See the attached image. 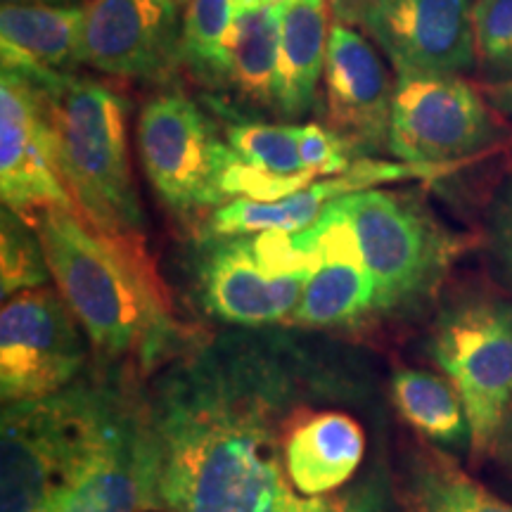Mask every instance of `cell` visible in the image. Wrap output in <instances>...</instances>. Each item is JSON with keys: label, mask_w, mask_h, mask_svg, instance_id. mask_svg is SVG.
I'll list each match as a JSON object with an SVG mask.
<instances>
[{"label": "cell", "mask_w": 512, "mask_h": 512, "mask_svg": "<svg viewBox=\"0 0 512 512\" xmlns=\"http://www.w3.org/2000/svg\"><path fill=\"white\" fill-rule=\"evenodd\" d=\"M138 399L157 512H389L373 384L292 335L200 337Z\"/></svg>", "instance_id": "6da1fadb"}, {"label": "cell", "mask_w": 512, "mask_h": 512, "mask_svg": "<svg viewBox=\"0 0 512 512\" xmlns=\"http://www.w3.org/2000/svg\"><path fill=\"white\" fill-rule=\"evenodd\" d=\"M31 223L46 249L53 285L100 361L147 380L202 337L176 318L145 240L102 233L76 209L38 211Z\"/></svg>", "instance_id": "7a4b0ae2"}, {"label": "cell", "mask_w": 512, "mask_h": 512, "mask_svg": "<svg viewBox=\"0 0 512 512\" xmlns=\"http://www.w3.org/2000/svg\"><path fill=\"white\" fill-rule=\"evenodd\" d=\"M138 411V380H88L0 420V512H43Z\"/></svg>", "instance_id": "3957f363"}, {"label": "cell", "mask_w": 512, "mask_h": 512, "mask_svg": "<svg viewBox=\"0 0 512 512\" xmlns=\"http://www.w3.org/2000/svg\"><path fill=\"white\" fill-rule=\"evenodd\" d=\"M0 48L3 69L27 74L46 88L57 164L74 209L102 233L143 240L145 214L128 157L126 100L91 76L53 72L10 43Z\"/></svg>", "instance_id": "277c9868"}, {"label": "cell", "mask_w": 512, "mask_h": 512, "mask_svg": "<svg viewBox=\"0 0 512 512\" xmlns=\"http://www.w3.org/2000/svg\"><path fill=\"white\" fill-rule=\"evenodd\" d=\"M337 204L373 278L377 320L406 318L430 302L463 249V238L406 190H361Z\"/></svg>", "instance_id": "5b68a950"}, {"label": "cell", "mask_w": 512, "mask_h": 512, "mask_svg": "<svg viewBox=\"0 0 512 512\" xmlns=\"http://www.w3.org/2000/svg\"><path fill=\"white\" fill-rule=\"evenodd\" d=\"M316 268L309 230H264L238 238H207L197 261L202 306L238 330L290 323Z\"/></svg>", "instance_id": "8992f818"}, {"label": "cell", "mask_w": 512, "mask_h": 512, "mask_svg": "<svg viewBox=\"0 0 512 512\" xmlns=\"http://www.w3.org/2000/svg\"><path fill=\"white\" fill-rule=\"evenodd\" d=\"M427 351L463 403L472 458L491 456L512 408V304L458 299L434 320Z\"/></svg>", "instance_id": "52a82bcc"}, {"label": "cell", "mask_w": 512, "mask_h": 512, "mask_svg": "<svg viewBox=\"0 0 512 512\" xmlns=\"http://www.w3.org/2000/svg\"><path fill=\"white\" fill-rule=\"evenodd\" d=\"M136 140L147 181L178 216L190 219L230 202L228 176L238 155L214 119L185 93L147 100Z\"/></svg>", "instance_id": "ba28073f"}, {"label": "cell", "mask_w": 512, "mask_h": 512, "mask_svg": "<svg viewBox=\"0 0 512 512\" xmlns=\"http://www.w3.org/2000/svg\"><path fill=\"white\" fill-rule=\"evenodd\" d=\"M489 100L460 74L401 72L394 79L389 155L448 171L496 140Z\"/></svg>", "instance_id": "9c48e42d"}, {"label": "cell", "mask_w": 512, "mask_h": 512, "mask_svg": "<svg viewBox=\"0 0 512 512\" xmlns=\"http://www.w3.org/2000/svg\"><path fill=\"white\" fill-rule=\"evenodd\" d=\"M88 342L79 318L55 285L19 292L0 311V396L38 401L83 380Z\"/></svg>", "instance_id": "30bf717a"}, {"label": "cell", "mask_w": 512, "mask_h": 512, "mask_svg": "<svg viewBox=\"0 0 512 512\" xmlns=\"http://www.w3.org/2000/svg\"><path fill=\"white\" fill-rule=\"evenodd\" d=\"M0 197L29 221L38 211L74 209L57 164L46 88L15 69H3L0 79Z\"/></svg>", "instance_id": "8fae6325"}, {"label": "cell", "mask_w": 512, "mask_h": 512, "mask_svg": "<svg viewBox=\"0 0 512 512\" xmlns=\"http://www.w3.org/2000/svg\"><path fill=\"white\" fill-rule=\"evenodd\" d=\"M178 0H88L83 64L95 72L164 81L183 64Z\"/></svg>", "instance_id": "7c38bea8"}, {"label": "cell", "mask_w": 512, "mask_h": 512, "mask_svg": "<svg viewBox=\"0 0 512 512\" xmlns=\"http://www.w3.org/2000/svg\"><path fill=\"white\" fill-rule=\"evenodd\" d=\"M472 8L475 0H373L361 29L396 74H460L477 60Z\"/></svg>", "instance_id": "4fadbf2b"}, {"label": "cell", "mask_w": 512, "mask_h": 512, "mask_svg": "<svg viewBox=\"0 0 512 512\" xmlns=\"http://www.w3.org/2000/svg\"><path fill=\"white\" fill-rule=\"evenodd\" d=\"M325 119L358 159L389 152L394 81L375 46L354 27H330L323 74Z\"/></svg>", "instance_id": "5bb4252c"}, {"label": "cell", "mask_w": 512, "mask_h": 512, "mask_svg": "<svg viewBox=\"0 0 512 512\" xmlns=\"http://www.w3.org/2000/svg\"><path fill=\"white\" fill-rule=\"evenodd\" d=\"M306 230L316 249V268L290 325L313 332L368 328L377 320L375 285L347 214L335 202Z\"/></svg>", "instance_id": "9a60e30c"}, {"label": "cell", "mask_w": 512, "mask_h": 512, "mask_svg": "<svg viewBox=\"0 0 512 512\" xmlns=\"http://www.w3.org/2000/svg\"><path fill=\"white\" fill-rule=\"evenodd\" d=\"M444 174L432 166L387 162V159L363 157L351 164L344 174L320 178L306 185L294 195H287L275 202H256L247 197L230 200L216 211H211L204 223V238H238V235H254L264 230H280V233H302L311 228L323 211L342 197L361 190L382 188L389 183L420 181Z\"/></svg>", "instance_id": "2e32d148"}, {"label": "cell", "mask_w": 512, "mask_h": 512, "mask_svg": "<svg viewBox=\"0 0 512 512\" xmlns=\"http://www.w3.org/2000/svg\"><path fill=\"white\" fill-rule=\"evenodd\" d=\"M43 512H157L150 444L138 411Z\"/></svg>", "instance_id": "e0dca14e"}, {"label": "cell", "mask_w": 512, "mask_h": 512, "mask_svg": "<svg viewBox=\"0 0 512 512\" xmlns=\"http://www.w3.org/2000/svg\"><path fill=\"white\" fill-rule=\"evenodd\" d=\"M226 140L238 155L228 176L230 200L275 202L318 181L302 162L299 124L238 121L226 126Z\"/></svg>", "instance_id": "ac0fdd59"}, {"label": "cell", "mask_w": 512, "mask_h": 512, "mask_svg": "<svg viewBox=\"0 0 512 512\" xmlns=\"http://www.w3.org/2000/svg\"><path fill=\"white\" fill-rule=\"evenodd\" d=\"M330 0H292L280 27L275 117L297 121L318 102V83L328 60Z\"/></svg>", "instance_id": "d6986e66"}, {"label": "cell", "mask_w": 512, "mask_h": 512, "mask_svg": "<svg viewBox=\"0 0 512 512\" xmlns=\"http://www.w3.org/2000/svg\"><path fill=\"white\" fill-rule=\"evenodd\" d=\"M285 5H256L235 12L216 91L233 95L240 105L252 110L275 114V79Z\"/></svg>", "instance_id": "ffe728a7"}, {"label": "cell", "mask_w": 512, "mask_h": 512, "mask_svg": "<svg viewBox=\"0 0 512 512\" xmlns=\"http://www.w3.org/2000/svg\"><path fill=\"white\" fill-rule=\"evenodd\" d=\"M0 34L53 72L76 74L83 64V8L3 5Z\"/></svg>", "instance_id": "44dd1931"}, {"label": "cell", "mask_w": 512, "mask_h": 512, "mask_svg": "<svg viewBox=\"0 0 512 512\" xmlns=\"http://www.w3.org/2000/svg\"><path fill=\"white\" fill-rule=\"evenodd\" d=\"M406 512H512V505L491 494L446 453L415 451L403 482Z\"/></svg>", "instance_id": "7402d4cb"}, {"label": "cell", "mask_w": 512, "mask_h": 512, "mask_svg": "<svg viewBox=\"0 0 512 512\" xmlns=\"http://www.w3.org/2000/svg\"><path fill=\"white\" fill-rule=\"evenodd\" d=\"M392 403L415 432L441 448L470 446V425L453 384L430 370L401 368L392 377Z\"/></svg>", "instance_id": "603a6c76"}, {"label": "cell", "mask_w": 512, "mask_h": 512, "mask_svg": "<svg viewBox=\"0 0 512 512\" xmlns=\"http://www.w3.org/2000/svg\"><path fill=\"white\" fill-rule=\"evenodd\" d=\"M233 24V0H188L183 12L181 57L197 81L219 86L226 38Z\"/></svg>", "instance_id": "cb8c5ba5"}, {"label": "cell", "mask_w": 512, "mask_h": 512, "mask_svg": "<svg viewBox=\"0 0 512 512\" xmlns=\"http://www.w3.org/2000/svg\"><path fill=\"white\" fill-rule=\"evenodd\" d=\"M53 285L46 249L34 223L15 209L0 211V294L5 299L19 292Z\"/></svg>", "instance_id": "d4e9b609"}, {"label": "cell", "mask_w": 512, "mask_h": 512, "mask_svg": "<svg viewBox=\"0 0 512 512\" xmlns=\"http://www.w3.org/2000/svg\"><path fill=\"white\" fill-rule=\"evenodd\" d=\"M472 36L482 67L512 76V0H475Z\"/></svg>", "instance_id": "484cf974"}, {"label": "cell", "mask_w": 512, "mask_h": 512, "mask_svg": "<svg viewBox=\"0 0 512 512\" xmlns=\"http://www.w3.org/2000/svg\"><path fill=\"white\" fill-rule=\"evenodd\" d=\"M299 152L306 171L318 181L344 174L358 159L342 136H337L330 126L313 124V121L299 124Z\"/></svg>", "instance_id": "4316f807"}, {"label": "cell", "mask_w": 512, "mask_h": 512, "mask_svg": "<svg viewBox=\"0 0 512 512\" xmlns=\"http://www.w3.org/2000/svg\"><path fill=\"white\" fill-rule=\"evenodd\" d=\"M491 245L505 275L512 280V176L498 192L491 214Z\"/></svg>", "instance_id": "83f0119b"}, {"label": "cell", "mask_w": 512, "mask_h": 512, "mask_svg": "<svg viewBox=\"0 0 512 512\" xmlns=\"http://www.w3.org/2000/svg\"><path fill=\"white\" fill-rule=\"evenodd\" d=\"M370 5H373V0H330V12L335 22L356 29L363 24Z\"/></svg>", "instance_id": "f1b7e54d"}, {"label": "cell", "mask_w": 512, "mask_h": 512, "mask_svg": "<svg viewBox=\"0 0 512 512\" xmlns=\"http://www.w3.org/2000/svg\"><path fill=\"white\" fill-rule=\"evenodd\" d=\"M482 93L494 110L505 114V117H512V76H503V79L486 83Z\"/></svg>", "instance_id": "f546056e"}, {"label": "cell", "mask_w": 512, "mask_h": 512, "mask_svg": "<svg viewBox=\"0 0 512 512\" xmlns=\"http://www.w3.org/2000/svg\"><path fill=\"white\" fill-rule=\"evenodd\" d=\"M496 451L501 453V458L505 460V463L512 465V408H510L508 418H505V422H503V430H501V437H498Z\"/></svg>", "instance_id": "4dcf8cb0"}, {"label": "cell", "mask_w": 512, "mask_h": 512, "mask_svg": "<svg viewBox=\"0 0 512 512\" xmlns=\"http://www.w3.org/2000/svg\"><path fill=\"white\" fill-rule=\"evenodd\" d=\"M88 0H3V5H48V8H86Z\"/></svg>", "instance_id": "1f68e13d"}, {"label": "cell", "mask_w": 512, "mask_h": 512, "mask_svg": "<svg viewBox=\"0 0 512 512\" xmlns=\"http://www.w3.org/2000/svg\"><path fill=\"white\" fill-rule=\"evenodd\" d=\"M292 3V0H233V15L240 10L256 8V5H285Z\"/></svg>", "instance_id": "d6a6232c"}]
</instances>
